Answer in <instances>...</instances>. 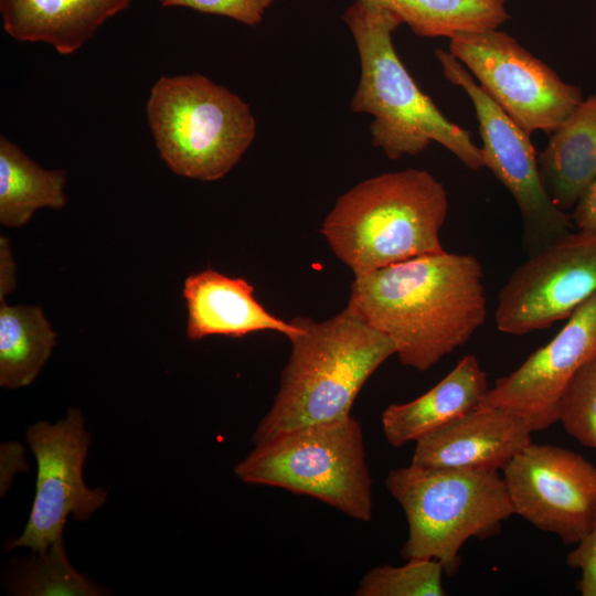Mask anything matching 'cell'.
Segmentation results:
<instances>
[{
    "label": "cell",
    "mask_w": 596,
    "mask_h": 596,
    "mask_svg": "<svg viewBox=\"0 0 596 596\" xmlns=\"http://www.w3.org/2000/svg\"><path fill=\"white\" fill-rule=\"evenodd\" d=\"M63 169L45 170L6 136L0 138V223L21 227L34 212L66 204Z\"/></svg>",
    "instance_id": "d6986e66"
},
{
    "label": "cell",
    "mask_w": 596,
    "mask_h": 596,
    "mask_svg": "<svg viewBox=\"0 0 596 596\" xmlns=\"http://www.w3.org/2000/svg\"><path fill=\"white\" fill-rule=\"evenodd\" d=\"M56 333L36 306L0 301V385H30L51 356Z\"/></svg>",
    "instance_id": "ffe728a7"
},
{
    "label": "cell",
    "mask_w": 596,
    "mask_h": 596,
    "mask_svg": "<svg viewBox=\"0 0 596 596\" xmlns=\"http://www.w3.org/2000/svg\"><path fill=\"white\" fill-rule=\"evenodd\" d=\"M15 264L7 237H0V301L15 288Z\"/></svg>",
    "instance_id": "83f0119b"
},
{
    "label": "cell",
    "mask_w": 596,
    "mask_h": 596,
    "mask_svg": "<svg viewBox=\"0 0 596 596\" xmlns=\"http://www.w3.org/2000/svg\"><path fill=\"white\" fill-rule=\"evenodd\" d=\"M25 437L36 460L35 496L23 533L8 547L44 554L62 538L68 515L87 521L105 503L107 492L89 489L83 478L89 434L79 408H70L54 424L35 423Z\"/></svg>",
    "instance_id": "8fae6325"
},
{
    "label": "cell",
    "mask_w": 596,
    "mask_h": 596,
    "mask_svg": "<svg viewBox=\"0 0 596 596\" xmlns=\"http://www.w3.org/2000/svg\"><path fill=\"white\" fill-rule=\"evenodd\" d=\"M389 11L418 36H451L494 30L509 13L505 0H358Z\"/></svg>",
    "instance_id": "44dd1931"
},
{
    "label": "cell",
    "mask_w": 596,
    "mask_h": 596,
    "mask_svg": "<svg viewBox=\"0 0 596 596\" xmlns=\"http://www.w3.org/2000/svg\"><path fill=\"white\" fill-rule=\"evenodd\" d=\"M300 332L280 374L273 405L257 425L254 445L299 427L351 415L355 397L369 377L393 354L394 342L369 324L351 306L316 321L292 319Z\"/></svg>",
    "instance_id": "7a4b0ae2"
},
{
    "label": "cell",
    "mask_w": 596,
    "mask_h": 596,
    "mask_svg": "<svg viewBox=\"0 0 596 596\" xmlns=\"http://www.w3.org/2000/svg\"><path fill=\"white\" fill-rule=\"evenodd\" d=\"M538 163L552 201L563 211L573 209L596 177V92L551 134Z\"/></svg>",
    "instance_id": "ac0fdd59"
},
{
    "label": "cell",
    "mask_w": 596,
    "mask_h": 596,
    "mask_svg": "<svg viewBox=\"0 0 596 596\" xmlns=\"http://www.w3.org/2000/svg\"><path fill=\"white\" fill-rule=\"evenodd\" d=\"M596 294V234L571 232L530 255L499 292L497 328L523 336L567 319Z\"/></svg>",
    "instance_id": "30bf717a"
},
{
    "label": "cell",
    "mask_w": 596,
    "mask_h": 596,
    "mask_svg": "<svg viewBox=\"0 0 596 596\" xmlns=\"http://www.w3.org/2000/svg\"><path fill=\"white\" fill-rule=\"evenodd\" d=\"M360 58V79L351 98L354 113L372 116V145L386 158L417 156L432 142L467 168H483L480 147L468 130L449 120L418 87L402 63L392 35L402 24L389 11L354 0L343 13Z\"/></svg>",
    "instance_id": "3957f363"
},
{
    "label": "cell",
    "mask_w": 596,
    "mask_h": 596,
    "mask_svg": "<svg viewBox=\"0 0 596 596\" xmlns=\"http://www.w3.org/2000/svg\"><path fill=\"white\" fill-rule=\"evenodd\" d=\"M401 566L371 568L360 581L356 596H444V567L433 558H409Z\"/></svg>",
    "instance_id": "7402d4cb"
},
{
    "label": "cell",
    "mask_w": 596,
    "mask_h": 596,
    "mask_svg": "<svg viewBox=\"0 0 596 596\" xmlns=\"http://www.w3.org/2000/svg\"><path fill=\"white\" fill-rule=\"evenodd\" d=\"M482 276L476 257L445 251L354 276L348 304L391 338L403 365L424 372L486 321Z\"/></svg>",
    "instance_id": "6da1fadb"
},
{
    "label": "cell",
    "mask_w": 596,
    "mask_h": 596,
    "mask_svg": "<svg viewBox=\"0 0 596 596\" xmlns=\"http://www.w3.org/2000/svg\"><path fill=\"white\" fill-rule=\"evenodd\" d=\"M514 510L539 530L577 544L596 524V466L568 449L528 445L503 469Z\"/></svg>",
    "instance_id": "7c38bea8"
},
{
    "label": "cell",
    "mask_w": 596,
    "mask_h": 596,
    "mask_svg": "<svg viewBox=\"0 0 596 596\" xmlns=\"http://www.w3.org/2000/svg\"><path fill=\"white\" fill-rule=\"evenodd\" d=\"M162 7H185L201 13L222 15L248 26L259 24L268 8L283 0H159Z\"/></svg>",
    "instance_id": "d4e9b609"
},
{
    "label": "cell",
    "mask_w": 596,
    "mask_h": 596,
    "mask_svg": "<svg viewBox=\"0 0 596 596\" xmlns=\"http://www.w3.org/2000/svg\"><path fill=\"white\" fill-rule=\"evenodd\" d=\"M146 113L166 164L200 181L227 174L256 135L248 104L201 74L161 76L151 87Z\"/></svg>",
    "instance_id": "8992f818"
},
{
    "label": "cell",
    "mask_w": 596,
    "mask_h": 596,
    "mask_svg": "<svg viewBox=\"0 0 596 596\" xmlns=\"http://www.w3.org/2000/svg\"><path fill=\"white\" fill-rule=\"evenodd\" d=\"M17 592L22 595H99L70 564L62 538L20 575Z\"/></svg>",
    "instance_id": "603a6c76"
},
{
    "label": "cell",
    "mask_w": 596,
    "mask_h": 596,
    "mask_svg": "<svg viewBox=\"0 0 596 596\" xmlns=\"http://www.w3.org/2000/svg\"><path fill=\"white\" fill-rule=\"evenodd\" d=\"M448 212L441 182L421 169L369 178L343 193L320 232L354 276L414 257L445 252Z\"/></svg>",
    "instance_id": "277c9868"
},
{
    "label": "cell",
    "mask_w": 596,
    "mask_h": 596,
    "mask_svg": "<svg viewBox=\"0 0 596 596\" xmlns=\"http://www.w3.org/2000/svg\"><path fill=\"white\" fill-rule=\"evenodd\" d=\"M488 390L487 374L478 359L466 354L426 393L383 411L384 437L393 447L417 441L477 408Z\"/></svg>",
    "instance_id": "2e32d148"
},
{
    "label": "cell",
    "mask_w": 596,
    "mask_h": 596,
    "mask_svg": "<svg viewBox=\"0 0 596 596\" xmlns=\"http://www.w3.org/2000/svg\"><path fill=\"white\" fill-rule=\"evenodd\" d=\"M408 524L401 555L433 558L447 576L457 574L459 552L471 538L486 540L514 514L505 482L498 471L430 468L411 464L392 469L385 479Z\"/></svg>",
    "instance_id": "5b68a950"
},
{
    "label": "cell",
    "mask_w": 596,
    "mask_h": 596,
    "mask_svg": "<svg viewBox=\"0 0 596 596\" xmlns=\"http://www.w3.org/2000/svg\"><path fill=\"white\" fill-rule=\"evenodd\" d=\"M571 220L577 231L596 234V177L575 203Z\"/></svg>",
    "instance_id": "4316f807"
},
{
    "label": "cell",
    "mask_w": 596,
    "mask_h": 596,
    "mask_svg": "<svg viewBox=\"0 0 596 596\" xmlns=\"http://www.w3.org/2000/svg\"><path fill=\"white\" fill-rule=\"evenodd\" d=\"M131 0H0L4 31L21 42H45L68 55Z\"/></svg>",
    "instance_id": "e0dca14e"
},
{
    "label": "cell",
    "mask_w": 596,
    "mask_h": 596,
    "mask_svg": "<svg viewBox=\"0 0 596 596\" xmlns=\"http://www.w3.org/2000/svg\"><path fill=\"white\" fill-rule=\"evenodd\" d=\"M596 358V294L579 306L545 345L515 371L499 377L478 407H507L523 415L534 432L557 422L561 396L576 372Z\"/></svg>",
    "instance_id": "4fadbf2b"
},
{
    "label": "cell",
    "mask_w": 596,
    "mask_h": 596,
    "mask_svg": "<svg viewBox=\"0 0 596 596\" xmlns=\"http://www.w3.org/2000/svg\"><path fill=\"white\" fill-rule=\"evenodd\" d=\"M567 565L581 571L577 588L583 596H596V524L567 555Z\"/></svg>",
    "instance_id": "484cf974"
},
{
    "label": "cell",
    "mask_w": 596,
    "mask_h": 596,
    "mask_svg": "<svg viewBox=\"0 0 596 596\" xmlns=\"http://www.w3.org/2000/svg\"><path fill=\"white\" fill-rule=\"evenodd\" d=\"M234 473L245 483L318 499L358 521L372 518V479L362 428L352 415L257 444Z\"/></svg>",
    "instance_id": "52a82bcc"
},
{
    "label": "cell",
    "mask_w": 596,
    "mask_h": 596,
    "mask_svg": "<svg viewBox=\"0 0 596 596\" xmlns=\"http://www.w3.org/2000/svg\"><path fill=\"white\" fill-rule=\"evenodd\" d=\"M448 52L478 85L526 134L554 132L584 99L547 64L505 32L458 33Z\"/></svg>",
    "instance_id": "ba28073f"
},
{
    "label": "cell",
    "mask_w": 596,
    "mask_h": 596,
    "mask_svg": "<svg viewBox=\"0 0 596 596\" xmlns=\"http://www.w3.org/2000/svg\"><path fill=\"white\" fill-rule=\"evenodd\" d=\"M444 76L469 97L478 120L483 167L513 196L523 221L530 255L572 232L571 215L547 194L530 135L515 124L449 52H435Z\"/></svg>",
    "instance_id": "9c48e42d"
},
{
    "label": "cell",
    "mask_w": 596,
    "mask_h": 596,
    "mask_svg": "<svg viewBox=\"0 0 596 596\" xmlns=\"http://www.w3.org/2000/svg\"><path fill=\"white\" fill-rule=\"evenodd\" d=\"M557 422L568 435L596 450V358L567 384L558 402Z\"/></svg>",
    "instance_id": "cb8c5ba5"
},
{
    "label": "cell",
    "mask_w": 596,
    "mask_h": 596,
    "mask_svg": "<svg viewBox=\"0 0 596 596\" xmlns=\"http://www.w3.org/2000/svg\"><path fill=\"white\" fill-rule=\"evenodd\" d=\"M245 278L228 277L214 269L189 275L182 286L188 318L187 337L195 341L210 336L242 338L272 330L288 339L301 328L267 311Z\"/></svg>",
    "instance_id": "9a60e30c"
},
{
    "label": "cell",
    "mask_w": 596,
    "mask_h": 596,
    "mask_svg": "<svg viewBox=\"0 0 596 596\" xmlns=\"http://www.w3.org/2000/svg\"><path fill=\"white\" fill-rule=\"evenodd\" d=\"M533 432L532 424L513 409L477 407L415 441L411 464L498 471L532 443Z\"/></svg>",
    "instance_id": "5bb4252c"
}]
</instances>
